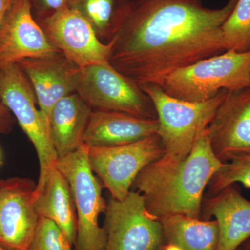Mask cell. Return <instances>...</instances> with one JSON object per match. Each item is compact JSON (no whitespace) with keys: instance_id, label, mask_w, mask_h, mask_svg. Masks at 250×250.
<instances>
[{"instance_id":"obj_29","label":"cell","mask_w":250,"mask_h":250,"mask_svg":"<svg viewBox=\"0 0 250 250\" xmlns=\"http://www.w3.org/2000/svg\"><path fill=\"white\" fill-rule=\"evenodd\" d=\"M0 250H8L5 249V248H3V247H1V246H0Z\"/></svg>"},{"instance_id":"obj_14","label":"cell","mask_w":250,"mask_h":250,"mask_svg":"<svg viewBox=\"0 0 250 250\" xmlns=\"http://www.w3.org/2000/svg\"><path fill=\"white\" fill-rule=\"evenodd\" d=\"M30 82L41 118L49 132V116L59 100L77 93L81 68L62 52L17 62Z\"/></svg>"},{"instance_id":"obj_24","label":"cell","mask_w":250,"mask_h":250,"mask_svg":"<svg viewBox=\"0 0 250 250\" xmlns=\"http://www.w3.org/2000/svg\"><path fill=\"white\" fill-rule=\"evenodd\" d=\"M70 0H29L31 11L38 22L50 17L59 10L69 6Z\"/></svg>"},{"instance_id":"obj_11","label":"cell","mask_w":250,"mask_h":250,"mask_svg":"<svg viewBox=\"0 0 250 250\" xmlns=\"http://www.w3.org/2000/svg\"><path fill=\"white\" fill-rule=\"evenodd\" d=\"M39 24L57 49L81 69L108 62L111 42H102L86 20L69 6Z\"/></svg>"},{"instance_id":"obj_5","label":"cell","mask_w":250,"mask_h":250,"mask_svg":"<svg viewBox=\"0 0 250 250\" xmlns=\"http://www.w3.org/2000/svg\"><path fill=\"white\" fill-rule=\"evenodd\" d=\"M88 147L83 143L75 152L59 158L56 167L63 174L71 188L77 218L76 250H104L106 233L99 225L106 202L102 183L90 167Z\"/></svg>"},{"instance_id":"obj_6","label":"cell","mask_w":250,"mask_h":250,"mask_svg":"<svg viewBox=\"0 0 250 250\" xmlns=\"http://www.w3.org/2000/svg\"><path fill=\"white\" fill-rule=\"evenodd\" d=\"M77 93L93 110L157 119L152 100L139 83L117 71L108 62L81 69Z\"/></svg>"},{"instance_id":"obj_2","label":"cell","mask_w":250,"mask_h":250,"mask_svg":"<svg viewBox=\"0 0 250 250\" xmlns=\"http://www.w3.org/2000/svg\"><path fill=\"white\" fill-rule=\"evenodd\" d=\"M223 165L212 150L207 128L184 160L161 158L140 172L132 187L159 220L177 214L200 218L206 187Z\"/></svg>"},{"instance_id":"obj_1","label":"cell","mask_w":250,"mask_h":250,"mask_svg":"<svg viewBox=\"0 0 250 250\" xmlns=\"http://www.w3.org/2000/svg\"><path fill=\"white\" fill-rule=\"evenodd\" d=\"M237 1L210 9L202 0H131L108 62L138 83L159 85L175 70L226 51L222 28Z\"/></svg>"},{"instance_id":"obj_28","label":"cell","mask_w":250,"mask_h":250,"mask_svg":"<svg viewBox=\"0 0 250 250\" xmlns=\"http://www.w3.org/2000/svg\"><path fill=\"white\" fill-rule=\"evenodd\" d=\"M240 250H250V238L239 248Z\"/></svg>"},{"instance_id":"obj_19","label":"cell","mask_w":250,"mask_h":250,"mask_svg":"<svg viewBox=\"0 0 250 250\" xmlns=\"http://www.w3.org/2000/svg\"><path fill=\"white\" fill-rule=\"evenodd\" d=\"M167 243L183 250H216L219 229L216 220H200L185 215L160 219Z\"/></svg>"},{"instance_id":"obj_8","label":"cell","mask_w":250,"mask_h":250,"mask_svg":"<svg viewBox=\"0 0 250 250\" xmlns=\"http://www.w3.org/2000/svg\"><path fill=\"white\" fill-rule=\"evenodd\" d=\"M164 155L158 134L136 142L114 147H89L90 167L111 197L123 200L131 191L140 172Z\"/></svg>"},{"instance_id":"obj_12","label":"cell","mask_w":250,"mask_h":250,"mask_svg":"<svg viewBox=\"0 0 250 250\" xmlns=\"http://www.w3.org/2000/svg\"><path fill=\"white\" fill-rule=\"evenodd\" d=\"M59 52L34 19L29 0H11L0 22V68Z\"/></svg>"},{"instance_id":"obj_17","label":"cell","mask_w":250,"mask_h":250,"mask_svg":"<svg viewBox=\"0 0 250 250\" xmlns=\"http://www.w3.org/2000/svg\"><path fill=\"white\" fill-rule=\"evenodd\" d=\"M93 110L77 93L54 105L49 116V134L58 159L75 152L83 144Z\"/></svg>"},{"instance_id":"obj_30","label":"cell","mask_w":250,"mask_h":250,"mask_svg":"<svg viewBox=\"0 0 250 250\" xmlns=\"http://www.w3.org/2000/svg\"><path fill=\"white\" fill-rule=\"evenodd\" d=\"M0 159H1V154H0Z\"/></svg>"},{"instance_id":"obj_3","label":"cell","mask_w":250,"mask_h":250,"mask_svg":"<svg viewBox=\"0 0 250 250\" xmlns=\"http://www.w3.org/2000/svg\"><path fill=\"white\" fill-rule=\"evenodd\" d=\"M139 84L154 104L164 149L161 159L169 162H179L190 154L228 91L207 101L190 102L173 98L154 83Z\"/></svg>"},{"instance_id":"obj_15","label":"cell","mask_w":250,"mask_h":250,"mask_svg":"<svg viewBox=\"0 0 250 250\" xmlns=\"http://www.w3.org/2000/svg\"><path fill=\"white\" fill-rule=\"evenodd\" d=\"M157 119L123 112L93 110L83 143L89 147H114L136 142L157 134Z\"/></svg>"},{"instance_id":"obj_25","label":"cell","mask_w":250,"mask_h":250,"mask_svg":"<svg viewBox=\"0 0 250 250\" xmlns=\"http://www.w3.org/2000/svg\"><path fill=\"white\" fill-rule=\"evenodd\" d=\"M16 122V118L0 98V134H9Z\"/></svg>"},{"instance_id":"obj_27","label":"cell","mask_w":250,"mask_h":250,"mask_svg":"<svg viewBox=\"0 0 250 250\" xmlns=\"http://www.w3.org/2000/svg\"><path fill=\"white\" fill-rule=\"evenodd\" d=\"M161 250H183L180 247L176 246V245L172 244V243H167L162 247Z\"/></svg>"},{"instance_id":"obj_23","label":"cell","mask_w":250,"mask_h":250,"mask_svg":"<svg viewBox=\"0 0 250 250\" xmlns=\"http://www.w3.org/2000/svg\"><path fill=\"white\" fill-rule=\"evenodd\" d=\"M72 246L54 222L40 217L29 250H72Z\"/></svg>"},{"instance_id":"obj_16","label":"cell","mask_w":250,"mask_h":250,"mask_svg":"<svg viewBox=\"0 0 250 250\" xmlns=\"http://www.w3.org/2000/svg\"><path fill=\"white\" fill-rule=\"evenodd\" d=\"M204 211L205 220L213 216L218 223L216 250H237L250 238V202L236 184L207 199Z\"/></svg>"},{"instance_id":"obj_10","label":"cell","mask_w":250,"mask_h":250,"mask_svg":"<svg viewBox=\"0 0 250 250\" xmlns=\"http://www.w3.org/2000/svg\"><path fill=\"white\" fill-rule=\"evenodd\" d=\"M36 188L29 178H0V246L5 249L29 250L40 220Z\"/></svg>"},{"instance_id":"obj_21","label":"cell","mask_w":250,"mask_h":250,"mask_svg":"<svg viewBox=\"0 0 250 250\" xmlns=\"http://www.w3.org/2000/svg\"><path fill=\"white\" fill-rule=\"evenodd\" d=\"M222 30L225 50L250 51V0L237 1Z\"/></svg>"},{"instance_id":"obj_4","label":"cell","mask_w":250,"mask_h":250,"mask_svg":"<svg viewBox=\"0 0 250 250\" xmlns=\"http://www.w3.org/2000/svg\"><path fill=\"white\" fill-rule=\"evenodd\" d=\"M161 89L179 100L205 102L223 90L250 87V51L228 49L172 72L161 82Z\"/></svg>"},{"instance_id":"obj_18","label":"cell","mask_w":250,"mask_h":250,"mask_svg":"<svg viewBox=\"0 0 250 250\" xmlns=\"http://www.w3.org/2000/svg\"><path fill=\"white\" fill-rule=\"evenodd\" d=\"M35 207L39 216L54 222L75 246L77 218L73 195L68 181L56 166L49 170L43 185L36 190Z\"/></svg>"},{"instance_id":"obj_31","label":"cell","mask_w":250,"mask_h":250,"mask_svg":"<svg viewBox=\"0 0 250 250\" xmlns=\"http://www.w3.org/2000/svg\"><path fill=\"white\" fill-rule=\"evenodd\" d=\"M240 250L239 248H238V250Z\"/></svg>"},{"instance_id":"obj_7","label":"cell","mask_w":250,"mask_h":250,"mask_svg":"<svg viewBox=\"0 0 250 250\" xmlns=\"http://www.w3.org/2000/svg\"><path fill=\"white\" fill-rule=\"evenodd\" d=\"M0 98L35 148L40 166L38 190L45 182L49 170L55 167L58 156L36 106L32 86L17 63L0 68Z\"/></svg>"},{"instance_id":"obj_26","label":"cell","mask_w":250,"mask_h":250,"mask_svg":"<svg viewBox=\"0 0 250 250\" xmlns=\"http://www.w3.org/2000/svg\"><path fill=\"white\" fill-rule=\"evenodd\" d=\"M11 1V0H0V22L4 17Z\"/></svg>"},{"instance_id":"obj_9","label":"cell","mask_w":250,"mask_h":250,"mask_svg":"<svg viewBox=\"0 0 250 250\" xmlns=\"http://www.w3.org/2000/svg\"><path fill=\"white\" fill-rule=\"evenodd\" d=\"M104 250H161L165 243L160 220L146 209L143 197L131 190L123 200L106 202Z\"/></svg>"},{"instance_id":"obj_22","label":"cell","mask_w":250,"mask_h":250,"mask_svg":"<svg viewBox=\"0 0 250 250\" xmlns=\"http://www.w3.org/2000/svg\"><path fill=\"white\" fill-rule=\"evenodd\" d=\"M237 183L250 188V154L224 163L210 180L208 195L214 196L225 188Z\"/></svg>"},{"instance_id":"obj_20","label":"cell","mask_w":250,"mask_h":250,"mask_svg":"<svg viewBox=\"0 0 250 250\" xmlns=\"http://www.w3.org/2000/svg\"><path fill=\"white\" fill-rule=\"evenodd\" d=\"M130 1L131 0H70L68 6L86 20L102 42L109 43L127 12Z\"/></svg>"},{"instance_id":"obj_13","label":"cell","mask_w":250,"mask_h":250,"mask_svg":"<svg viewBox=\"0 0 250 250\" xmlns=\"http://www.w3.org/2000/svg\"><path fill=\"white\" fill-rule=\"evenodd\" d=\"M210 147L222 163L250 154V87L228 90L208 127Z\"/></svg>"}]
</instances>
